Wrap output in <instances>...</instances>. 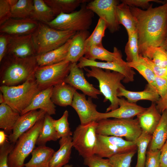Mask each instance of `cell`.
I'll use <instances>...</instances> for the list:
<instances>
[{
    "instance_id": "obj_1",
    "label": "cell",
    "mask_w": 167,
    "mask_h": 167,
    "mask_svg": "<svg viewBox=\"0 0 167 167\" xmlns=\"http://www.w3.org/2000/svg\"><path fill=\"white\" fill-rule=\"evenodd\" d=\"M152 5L145 10L130 6L136 23L141 56L150 47L162 46L167 35V1L158 7Z\"/></svg>"
},
{
    "instance_id": "obj_2",
    "label": "cell",
    "mask_w": 167,
    "mask_h": 167,
    "mask_svg": "<svg viewBox=\"0 0 167 167\" xmlns=\"http://www.w3.org/2000/svg\"><path fill=\"white\" fill-rule=\"evenodd\" d=\"M36 56L24 58L6 54L0 63L1 86H16L34 77L38 67Z\"/></svg>"
},
{
    "instance_id": "obj_3",
    "label": "cell",
    "mask_w": 167,
    "mask_h": 167,
    "mask_svg": "<svg viewBox=\"0 0 167 167\" xmlns=\"http://www.w3.org/2000/svg\"><path fill=\"white\" fill-rule=\"evenodd\" d=\"M90 69L85 67L88 77H93L97 79L99 83L100 91L105 97L104 102L109 101V106L106 112L114 110L119 107V99L117 96L118 88L124 87L121 81L124 79L122 74L115 71L103 69L94 66H90Z\"/></svg>"
},
{
    "instance_id": "obj_4",
    "label": "cell",
    "mask_w": 167,
    "mask_h": 167,
    "mask_svg": "<svg viewBox=\"0 0 167 167\" xmlns=\"http://www.w3.org/2000/svg\"><path fill=\"white\" fill-rule=\"evenodd\" d=\"M0 90L4 102L20 114L40 91L35 78L16 86H1Z\"/></svg>"
},
{
    "instance_id": "obj_5",
    "label": "cell",
    "mask_w": 167,
    "mask_h": 167,
    "mask_svg": "<svg viewBox=\"0 0 167 167\" xmlns=\"http://www.w3.org/2000/svg\"><path fill=\"white\" fill-rule=\"evenodd\" d=\"M76 32L71 31L57 30L46 24L39 22L37 28L32 34L36 55L60 47L71 39Z\"/></svg>"
},
{
    "instance_id": "obj_6",
    "label": "cell",
    "mask_w": 167,
    "mask_h": 167,
    "mask_svg": "<svg viewBox=\"0 0 167 167\" xmlns=\"http://www.w3.org/2000/svg\"><path fill=\"white\" fill-rule=\"evenodd\" d=\"M97 122L99 135L124 137L127 140L135 142L143 132L137 118H107Z\"/></svg>"
},
{
    "instance_id": "obj_7",
    "label": "cell",
    "mask_w": 167,
    "mask_h": 167,
    "mask_svg": "<svg viewBox=\"0 0 167 167\" xmlns=\"http://www.w3.org/2000/svg\"><path fill=\"white\" fill-rule=\"evenodd\" d=\"M44 120V118L39 121L18 138L8 156L9 167H22L24 166L25 159L35 148Z\"/></svg>"
},
{
    "instance_id": "obj_8",
    "label": "cell",
    "mask_w": 167,
    "mask_h": 167,
    "mask_svg": "<svg viewBox=\"0 0 167 167\" xmlns=\"http://www.w3.org/2000/svg\"><path fill=\"white\" fill-rule=\"evenodd\" d=\"M94 13L83 5L78 11L71 13H61L46 24L55 29L77 32L88 30L92 24Z\"/></svg>"
},
{
    "instance_id": "obj_9",
    "label": "cell",
    "mask_w": 167,
    "mask_h": 167,
    "mask_svg": "<svg viewBox=\"0 0 167 167\" xmlns=\"http://www.w3.org/2000/svg\"><path fill=\"white\" fill-rule=\"evenodd\" d=\"M71 64L65 60L53 65L38 66L34 77L40 91L64 82L70 72Z\"/></svg>"
},
{
    "instance_id": "obj_10",
    "label": "cell",
    "mask_w": 167,
    "mask_h": 167,
    "mask_svg": "<svg viewBox=\"0 0 167 167\" xmlns=\"http://www.w3.org/2000/svg\"><path fill=\"white\" fill-rule=\"evenodd\" d=\"M97 122L79 125L73 133V147L84 158L95 154L97 137Z\"/></svg>"
},
{
    "instance_id": "obj_11",
    "label": "cell",
    "mask_w": 167,
    "mask_h": 167,
    "mask_svg": "<svg viewBox=\"0 0 167 167\" xmlns=\"http://www.w3.org/2000/svg\"><path fill=\"white\" fill-rule=\"evenodd\" d=\"M97 137L95 154L102 157L109 159L117 154L137 151L135 142L113 136L97 134Z\"/></svg>"
},
{
    "instance_id": "obj_12",
    "label": "cell",
    "mask_w": 167,
    "mask_h": 167,
    "mask_svg": "<svg viewBox=\"0 0 167 167\" xmlns=\"http://www.w3.org/2000/svg\"><path fill=\"white\" fill-rule=\"evenodd\" d=\"M119 4V1L117 0H94L89 1L86 7L103 19L107 28L113 33L119 29L116 14V8Z\"/></svg>"
},
{
    "instance_id": "obj_13",
    "label": "cell",
    "mask_w": 167,
    "mask_h": 167,
    "mask_svg": "<svg viewBox=\"0 0 167 167\" xmlns=\"http://www.w3.org/2000/svg\"><path fill=\"white\" fill-rule=\"evenodd\" d=\"M78 62L77 65L81 69L87 66H94L116 71L124 76L125 78L123 81L125 83L132 82L134 80L135 72L128 66L127 62L123 60L122 57L111 62H100L88 59L83 56Z\"/></svg>"
},
{
    "instance_id": "obj_14",
    "label": "cell",
    "mask_w": 167,
    "mask_h": 167,
    "mask_svg": "<svg viewBox=\"0 0 167 167\" xmlns=\"http://www.w3.org/2000/svg\"><path fill=\"white\" fill-rule=\"evenodd\" d=\"M71 106L76 112L82 125L99 120V112L97 111L96 105L92 102L91 97L86 99L84 94L76 91Z\"/></svg>"
},
{
    "instance_id": "obj_15",
    "label": "cell",
    "mask_w": 167,
    "mask_h": 167,
    "mask_svg": "<svg viewBox=\"0 0 167 167\" xmlns=\"http://www.w3.org/2000/svg\"><path fill=\"white\" fill-rule=\"evenodd\" d=\"M64 82L76 90H80L83 94L91 98L98 99L97 95L101 94L100 90L94 87L86 79L83 71L77 66V63H71L70 72Z\"/></svg>"
},
{
    "instance_id": "obj_16",
    "label": "cell",
    "mask_w": 167,
    "mask_h": 167,
    "mask_svg": "<svg viewBox=\"0 0 167 167\" xmlns=\"http://www.w3.org/2000/svg\"><path fill=\"white\" fill-rule=\"evenodd\" d=\"M8 54L22 58L36 56V51L32 34L10 35L6 53Z\"/></svg>"
},
{
    "instance_id": "obj_17",
    "label": "cell",
    "mask_w": 167,
    "mask_h": 167,
    "mask_svg": "<svg viewBox=\"0 0 167 167\" xmlns=\"http://www.w3.org/2000/svg\"><path fill=\"white\" fill-rule=\"evenodd\" d=\"M46 113L44 110L39 109L31 110L20 115L8 136L9 141L15 144L22 135L31 128L37 122L44 118Z\"/></svg>"
},
{
    "instance_id": "obj_18",
    "label": "cell",
    "mask_w": 167,
    "mask_h": 167,
    "mask_svg": "<svg viewBox=\"0 0 167 167\" xmlns=\"http://www.w3.org/2000/svg\"><path fill=\"white\" fill-rule=\"evenodd\" d=\"M39 23L30 18H10L0 25V32L11 36L32 34L37 28Z\"/></svg>"
},
{
    "instance_id": "obj_19",
    "label": "cell",
    "mask_w": 167,
    "mask_h": 167,
    "mask_svg": "<svg viewBox=\"0 0 167 167\" xmlns=\"http://www.w3.org/2000/svg\"><path fill=\"white\" fill-rule=\"evenodd\" d=\"M119 107L117 109L105 113H99V120L113 118L129 119L134 117L144 111L146 108L129 102L123 98H119Z\"/></svg>"
},
{
    "instance_id": "obj_20",
    "label": "cell",
    "mask_w": 167,
    "mask_h": 167,
    "mask_svg": "<svg viewBox=\"0 0 167 167\" xmlns=\"http://www.w3.org/2000/svg\"><path fill=\"white\" fill-rule=\"evenodd\" d=\"M53 87L40 91L34 97L30 105L21 113L22 115L28 111L41 109L51 115L56 114V106L51 99Z\"/></svg>"
},
{
    "instance_id": "obj_21",
    "label": "cell",
    "mask_w": 167,
    "mask_h": 167,
    "mask_svg": "<svg viewBox=\"0 0 167 167\" xmlns=\"http://www.w3.org/2000/svg\"><path fill=\"white\" fill-rule=\"evenodd\" d=\"M136 116L143 131L152 135L160 120L161 114L157 109L156 103L152 102L149 107Z\"/></svg>"
},
{
    "instance_id": "obj_22",
    "label": "cell",
    "mask_w": 167,
    "mask_h": 167,
    "mask_svg": "<svg viewBox=\"0 0 167 167\" xmlns=\"http://www.w3.org/2000/svg\"><path fill=\"white\" fill-rule=\"evenodd\" d=\"M90 36L88 30L76 32L71 38L68 54L65 60L71 63H77L85 52V42Z\"/></svg>"
},
{
    "instance_id": "obj_23",
    "label": "cell",
    "mask_w": 167,
    "mask_h": 167,
    "mask_svg": "<svg viewBox=\"0 0 167 167\" xmlns=\"http://www.w3.org/2000/svg\"><path fill=\"white\" fill-rule=\"evenodd\" d=\"M118 97L124 96L129 102L136 103L142 100H147L156 103L160 96L156 91L148 84L145 89L140 91H132L125 89L124 87H120L118 91Z\"/></svg>"
},
{
    "instance_id": "obj_24",
    "label": "cell",
    "mask_w": 167,
    "mask_h": 167,
    "mask_svg": "<svg viewBox=\"0 0 167 167\" xmlns=\"http://www.w3.org/2000/svg\"><path fill=\"white\" fill-rule=\"evenodd\" d=\"M59 149L55 152L50 161L49 167H63L70 159L73 147L71 136L60 138Z\"/></svg>"
},
{
    "instance_id": "obj_25",
    "label": "cell",
    "mask_w": 167,
    "mask_h": 167,
    "mask_svg": "<svg viewBox=\"0 0 167 167\" xmlns=\"http://www.w3.org/2000/svg\"><path fill=\"white\" fill-rule=\"evenodd\" d=\"M77 90L65 82L53 86L51 99L54 104L60 106H71Z\"/></svg>"
},
{
    "instance_id": "obj_26",
    "label": "cell",
    "mask_w": 167,
    "mask_h": 167,
    "mask_svg": "<svg viewBox=\"0 0 167 167\" xmlns=\"http://www.w3.org/2000/svg\"><path fill=\"white\" fill-rule=\"evenodd\" d=\"M71 38L60 47L45 53L36 56L39 66L55 64L66 60Z\"/></svg>"
},
{
    "instance_id": "obj_27",
    "label": "cell",
    "mask_w": 167,
    "mask_h": 167,
    "mask_svg": "<svg viewBox=\"0 0 167 167\" xmlns=\"http://www.w3.org/2000/svg\"><path fill=\"white\" fill-rule=\"evenodd\" d=\"M55 151L44 145L35 148L31 153L32 157L24 166L26 167H49V163Z\"/></svg>"
},
{
    "instance_id": "obj_28",
    "label": "cell",
    "mask_w": 167,
    "mask_h": 167,
    "mask_svg": "<svg viewBox=\"0 0 167 167\" xmlns=\"http://www.w3.org/2000/svg\"><path fill=\"white\" fill-rule=\"evenodd\" d=\"M84 57L93 61L99 59L106 62H113L122 57L120 50L114 47L113 52L107 50L103 46L102 44L92 46L85 51Z\"/></svg>"
},
{
    "instance_id": "obj_29",
    "label": "cell",
    "mask_w": 167,
    "mask_h": 167,
    "mask_svg": "<svg viewBox=\"0 0 167 167\" xmlns=\"http://www.w3.org/2000/svg\"><path fill=\"white\" fill-rule=\"evenodd\" d=\"M20 116V114L3 103L0 105V128L10 135Z\"/></svg>"
},
{
    "instance_id": "obj_30",
    "label": "cell",
    "mask_w": 167,
    "mask_h": 167,
    "mask_svg": "<svg viewBox=\"0 0 167 167\" xmlns=\"http://www.w3.org/2000/svg\"><path fill=\"white\" fill-rule=\"evenodd\" d=\"M167 139V110L161 114L160 120L152 135L149 149L161 148Z\"/></svg>"
},
{
    "instance_id": "obj_31",
    "label": "cell",
    "mask_w": 167,
    "mask_h": 167,
    "mask_svg": "<svg viewBox=\"0 0 167 167\" xmlns=\"http://www.w3.org/2000/svg\"><path fill=\"white\" fill-rule=\"evenodd\" d=\"M53 10L56 17L61 13L68 14L75 11L81 4L89 2L87 0H44Z\"/></svg>"
},
{
    "instance_id": "obj_32",
    "label": "cell",
    "mask_w": 167,
    "mask_h": 167,
    "mask_svg": "<svg viewBox=\"0 0 167 167\" xmlns=\"http://www.w3.org/2000/svg\"><path fill=\"white\" fill-rule=\"evenodd\" d=\"M117 18L119 24H121L126 28L129 34L136 31V24L130 6L122 2L116 8Z\"/></svg>"
},
{
    "instance_id": "obj_33",
    "label": "cell",
    "mask_w": 167,
    "mask_h": 167,
    "mask_svg": "<svg viewBox=\"0 0 167 167\" xmlns=\"http://www.w3.org/2000/svg\"><path fill=\"white\" fill-rule=\"evenodd\" d=\"M55 17L53 11L44 0H33V8L30 18L38 22L46 24Z\"/></svg>"
},
{
    "instance_id": "obj_34",
    "label": "cell",
    "mask_w": 167,
    "mask_h": 167,
    "mask_svg": "<svg viewBox=\"0 0 167 167\" xmlns=\"http://www.w3.org/2000/svg\"><path fill=\"white\" fill-rule=\"evenodd\" d=\"M54 120L51 115L46 114L36 143L38 146L45 145L48 141H56L59 139L54 126Z\"/></svg>"
},
{
    "instance_id": "obj_35",
    "label": "cell",
    "mask_w": 167,
    "mask_h": 167,
    "mask_svg": "<svg viewBox=\"0 0 167 167\" xmlns=\"http://www.w3.org/2000/svg\"><path fill=\"white\" fill-rule=\"evenodd\" d=\"M11 6V18L24 19L30 18L33 8V0H16Z\"/></svg>"
},
{
    "instance_id": "obj_36",
    "label": "cell",
    "mask_w": 167,
    "mask_h": 167,
    "mask_svg": "<svg viewBox=\"0 0 167 167\" xmlns=\"http://www.w3.org/2000/svg\"><path fill=\"white\" fill-rule=\"evenodd\" d=\"M142 57L149 59L158 66L167 68V52L162 46L148 48Z\"/></svg>"
},
{
    "instance_id": "obj_37",
    "label": "cell",
    "mask_w": 167,
    "mask_h": 167,
    "mask_svg": "<svg viewBox=\"0 0 167 167\" xmlns=\"http://www.w3.org/2000/svg\"><path fill=\"white\" fill-rule=\"evenodd\" d=\"M152 135L143 131L140 135L135 141L137 147V159L135 167H144L147 148L150 143Z\"/></svg>"
},
{
    "instance_id": "obj_38",
    "label": "cell",
    "mask_w": 167,
    "mask_h": 167,
    "mask_svg": "<svg viewBox=\"0 0 167 167\" xmlns=\"http://www.w3.org/2000/svg\"><path fill=\"white\" fill-rule=\"evenodd\" d=\"M125 48L127 62L138 61L139 58L138 38L137 30L129 34Z\"/></svg>"
},
{
    "instance_id": "obj_39",
    "label": "cell",
    "mask_w": 167,
    "mask_h": 167,
    "mask_svg": "<svg viewBox=\"0 0 167 167\" xmlns=\"http://www.w3.org/2000/svg\"><path fill=\"white\" fill-rule=\"evenodd\" d=\"M107 28L105 21L99 18L94 31L86 41L85 51L92 46L102 44V39L105 36V31Z\"/></svg>"
},
{
    "instance_id": "obj_40",
    "label": "cell",
    "mask_w": 167,
    "mask_h": 167,
    "mask_svg": "<svg viewBox=\"0 0 167 167\" xmlns=\"http://www.w3.org/2000/svg\"><path fill=\"white\" fill-rule=\"evenodd\" d=\"M127 62L129 66L136 70L146 80L148 84L156 91L155 85V75L147 65L140 58L138 61Z\"/></svg>"
},
{
    "instance_id": "obj_41",
    "label": "cell",
    "mask_w": 167,
    "mask_h": 167,
    "mask_svg": "<svg viewBox=\"0 0 167 167\" xmlns=\"http://www.w3.org/2000/svg\"><path fill=\"white\" fill-rule=\"evenodd\" d=\"M68 112L66 110L59 119L54 120V125L59 139L72 135L68 122Z\"/></svg>"
},
{
    "instance_id": "obj_42",
    "label": "cell",
    "mask_w": 167,
    "mask_h": 167,
    "mask_svg": "<svg viewBox=\"0 0 167 167\" xmlns=\"http://www.w3.org/2000/svg\"><path fill=\"white\" fill-rule=\"evenodd\" d=\"M137 151L120 153L109 158L112 167H131L132 159Z\"/></svg>"
},
{
    "instance_id": "obj_43",
    "label": "cell",
    "mask_w": 167,
    "mask_h": 167,
    "mask_svg": "<svg viewBox=\"0 0 167 167\" xmlns=\"http://www.w3.org/2000/svg\"><path fill=\"white\" fill-rule=\"evenodd\" d=\"M84 164L88 167H112L110 160L94 154L84 158Z\"/></svg>"
},
{
    "instance_id": "obj_44",
    "label": "cell",
    "mask_w": 167,
    "mask_h": 167,
    "mask_svg": "<svg viewBox=\"0 0 167 167\" xmlns=\"http://www.w3.org/2000/svg\"><path fill=\"white\" fill-rule=\"evenodd\" d=\"M160 150L149 149L147 151L144 167H161Z\"/></svg>"
},
{
    "instance_id": "obj_45",
    "label": "cell",
    "mask_w": 167,
    "mask_h": 167,
    "mask_svg": "<svg viewBox=\"0 0 167 167\" xmlns=\"http://www.w3.org/2000/svg\"><path fill=\"white\" fill-rule=\"evenodd\" d=\"M14 145L7 141L3 144L0 146V167H9L8 157Z\"/></svg>"
},
{
    "instance_id": "obj_46",
    "label": "cell",
    "mask_w": 167,
    "mask_h": 167,
    "mask_svg": "<svg viewBox=\"0 0 167 167\" xmlns=\"http://www.w3.org/2000/svg\"><path fill=\"white\" fill-rule=\"evenodd\" d=\"M139 58L151 69L156 76L167 79V68L158 66L146 58L139 56Z\"/></svg>"
},
{
    "instance_id": "obj_47",
    "label": "cell",
    "mask_w": 167,
    "mask_h": 167,
    "mask_svg": "<svg viewBox=\"0 0 167 167\" xmlns=\"http://www.w3.org/2000/svg\"><path fill=\"white\" fill-rule=\"evenodd\" d=\"M11 18V6L9 0H0V25Z\"/></svg>"
},
{
    "instance_id": "obj_48",
    "label": "cell",
    "mask_w": 167,
    "mask_h": 167,
    "mask_svg": "<svg viewBox=\"0 0 167 167\" xmlns=\"http://www.w3.org/2000/svg\"><path fill=\"white\" fill-rule=\"evenodd\" d=\"M167 0L162 1L159 0H122V2L130 6L140 7L143 9H147L150 6L151 2H155L157 3H162V4L165 3Z\"/></svg>"
},
{
    "instance_id": "obj_49",
    "label": "cell",
    "mask_w": 167,
    "mask_h": 167,
    "mask_svg": "<svg viewBox=\"0 0 167 167\" xmlns=\"http://www.w3.org/2000/svg\"><path fill=\"white\" fill-rule=\"evenodd\" d=\"M155 85L156 91L160 96L167 93V79L155 76Z\"/></svg>"
},
{
    "instance_id": "obj_50",
    "label": "cell",
    "mask_w": 167,
    "mask_h": 167,
    "mask_svg": "<svg viewBox=\"0 0 167 167\" xmlns=\"http://www.w3.org/2000/svg\"><path fill=\"white\" fill-rule=\"evenodd\" d=\"M10 37V35L0 34V62L6 55Z\"/></svg>"
},
{
    "instance_id": "obj_51",
    "label": "cell",
    "mask_w": 167,
    "mask_h": 167,
    "mask_svg": "<svg viewBox=\"0 0 167 167\" xmlns=\"http://www.w3.org/2000/svg\"><path fill=\"white\" fill-rule=\"evenodd\" d=\"M160 150L161 167H167V139Z\"/></svg>"
},
{
    "instance_id": "obj_52",
    "label": "cell",
    "mask_w": 167,
    "mask_h": 167,
    "mask_svg": "<svg viewBox=\"0 0 167 167\" xmlns=\"http://www.w3.org/2000/svg\"><path fill=\"white\" fill-rule=\"evenodd\" d=\"M156 104L157 109L161 114L164 111L167 110V93L160 97Z\"/></svg>"
},
{
    "instance_id": "obj_53",
    "label": "cell",
    "mask_w": 167,
    "mask_h": 167,
    "mask_svg": "<svg viewBox=\"0 0 167 167\" xmlns=\"http://www.w3.org/2000/svg\"><path fill=\"white\" fill-rule=\"evenodd\" d=\"M4 131H0V146L4 144L7 141V135Z\"/></svg>"
},
{
    "instance_id": "obj_54",
    "label": "cell",
    "mask_w": 167,
    "mask_h": 167,
    "mask_svg": "<svg viewBox=\"0 0 167 167\" xmlns=\"http://www.w3.org/2000/svg\"><path fill=\"white\" fill-rule=\"evenodd\" d=\"M162 46L167 52V35Z\"/></svg>"
},
{
    "instance_id": "obj_55",
    "label": "cell",
    "mask_w": 167,
    "mask_h": 167,
    "mask_svg": "<svg viewBox=\"0 0 167 167\" xmlns=\"http://www.w3.org/2000/svg\"><path fill=\"white\" fill-rule=\"evenodd\" d=\"M4 103V100L3 95L2 92L0 93V104Z\"/></svg>"
},
{
    "instance_id": "obj_56",
    "label": "cell",
    "mask_w": 167,
    "mask_h": 167,
    "mask_svg": "<svg viewBox=\"0 0 167 167\" xmlns=\"http://www.w3.org/2000/svg\"><path fill=\"white\" fill-rule=\"evenodd\" d=\"M63 167H73L72 165L67 164L65 165Z\"/></svg>"
},
{
    "instance_id": "obj_57",
    "label": "cell",
    "mask_w": 167,
    "mask_h": 167,
    "mask_svg": "<svg viewBox=\"0 0 167 167\" xmlns=\"http://www.w3.org/2000/svg\"><path fill=\"white\" fill-rule=\"evenodd\" d=\"M22 167H26V166H23Z\"/></svg>"
}]
</instances>
